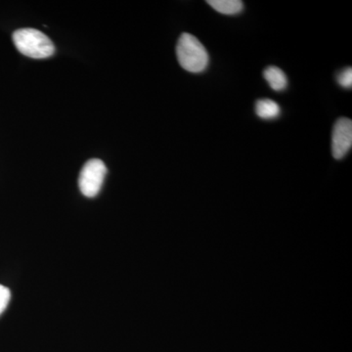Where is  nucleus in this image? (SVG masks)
Masks as SVG:
<instances>
[{"label":"nucleus","mask_w":352,"mask_h":352,"mask_svg":"<svg viewBox=\"0 0 352 352\" xmlns=\"http://www.w3.org/2000/svg\"><path fill=\"white\" fill-rule=\"evenodd\" d=\"M176 56L180 66L190 73L199 74L206 71L208 65V54L205 46L196 36L182 34L176 45Z\"/></svg>","instance_id":"f257e3e1"},{"label":"nucleus","mask_w":352,"mask_h":352,"mask_svg":"<svg viewBox=\"0 0 352 352\" xmlns=\"http://www.w3.org/2000/svg\"><path fill=\"white\" fill-rule=\"evenodd\" d=\"M13 41L20 53L34 59H44L55 53L52 41L38 30L31 28L17 30L13 34Z\"/></svg>","instance_id":"f03ea898"},{"label":"nucleus","mask_w":352,"mask_h":352,"mask_svg":"<svg viewBox=\"0 0 352 352\" xmlns=\"http://www.w3.org/2000/svg\"><path fill=\"white\" fill-rule=\"evenodd\" d=\"M107 175V168L103 161L91 159L85 163L78 177V187L82 195L87 198H94L98 195L103 186Z\"/></svg>","instance_id":"7ed1b4c3"},{"label":"nucleus","mask_w":352,"mask_h":352,"mask_svg":"<svg viewBox=\"0 0 352 352\" xmlns=\"http://www.w3.org/2000/svg\"><path fill=\"white\" fill-rule=\"evenodd\" d=\"M352 146V122L346 118L337 120L332 134V152L335 159H342Z\"/></svg>","instance_id":"20e7f679"},{"label":"nucleus","mask_w":352,"mask_h":352,"mask_svg":"<svg viewBox=\"0 0 352 352\" xmlns=\"http://www.w3.org/2000/svg\"><path fill=\"white\" fill-rule=\"evenodd\" d=\"M263 76L266 82L273 90L281 91L288 85V80L283 71L278 67L270 66L263 72Z\"/></svg>","instance_id":"39448f33"},{"label":"nucleus","mask_w":352,"mask_h":352,"mask_svg":"<svg viewBox=\"0 0 352 352\" xmlns=\"http://www.w3.org/2000/svg\"><path fill=\"white\" fill-rule=\"evenodd\" d=\"M208 4L224 15H236L242 12L244 3L240 0H208Z\"/></svg>","instance_id":"423d86ee"},{"label":"nucleus","mask_w":352,"mask_h":352,"mask_svg":"<svg viewBox=\"0 0 352 352\" xmlns=\"http://www.w3.org/2000/svg\"><path fill=\"white\" fill-rule=\"evenodd\" d=\"M256 113L263 120L276 119L280 115V107L275 101L270 99H261L256 102Z\"/></svg>","instance_id":"0eeeda50"},{"label":"nucleus","mask_w":352,"mask_h":352,"mask_svg":"<svg viewBox=\"0 0 352 352\" xmlns=\"http://www.w3.org/2000/svg\"><path fill=\"white\" fill-rule=\"evenodd\" d=\"M11 293L8 288H6L3 285H0V315L8 307L9 302H10Z\"/></svg>","instance_id":"6e6552de"},{"label":"nucleus","mask_w":352,"mask_h":352,"mask_svg":"<svg viewBox=\"0 0 352 352\" xmlns=\"http://www.w3.org/2000/svg\"><path fill=\"white\" fill-rule=\"evenodd\" d=\"M338 82L344 88H351L352 87V69L347 68L344 69L338 76Z\"/></svg>","instance_id":"1a4fd4ad"}]
</instances>
